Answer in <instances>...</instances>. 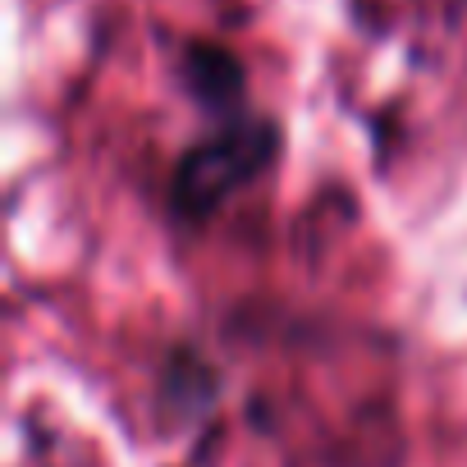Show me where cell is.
Segmentation results:
<instances>
[{"label": "cell", "instance_id": "7a4b0ae2", "mask_svg": "<svg viewBox=\"0 0 467 467\" xmlns=\"http://www.w3.org/2000/svg\"><path fill=\"white\" fill-rule=\"evenodd\" d=\"M188 74H192V88L211 101H229L239 97V65H234L224 51L215 47H197L192 60H188Z\"/></svg>", "mask_w": 467, "mask_h": 467}, {"label": "cell", "instance_id": "6da1fadb", "mask_svg": "<svg viewBox=\"0 0 467 467\" xmlns=\"http://www.w3.org/2000/svg\"><path fill=\"white\" fill-rule=\"evenodd\" d=\"M271 138L275 133L266 124H239L224 138H211L206 147L188 151L179 174H174V206L188 211L192 220L215 211L248 174H257V165L271 151Z\"/></svg>", "mask_w": 467, "mask_h": 467}]
</instances>
